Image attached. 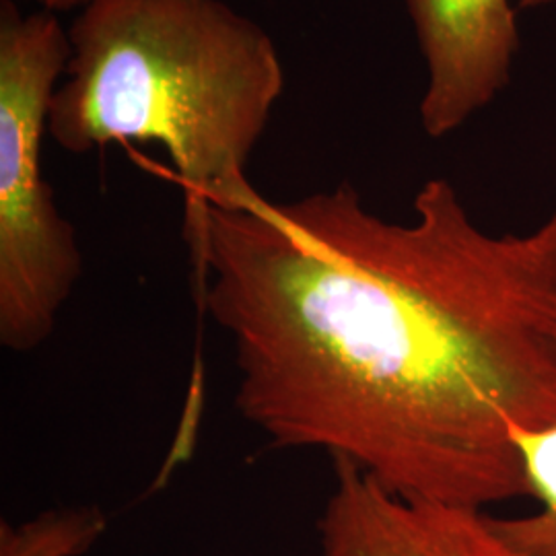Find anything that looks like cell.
<instances>
[{
	"label": "cell",
	"mask_w": 556,
	"mask_h": 556,
	"mask_svg": "<svg viewBox=\"0 0 556 556\" xmlns=\"http://www.w3.org/2000/svg\"><path fill=\"white\" fill-rule=\"evenodd\" d=\"M318 532L321 556H521L486 509L400 497L344 462Z\"/></svg>",
	"instance_id": "obj_4"
},
{
	"label": "cell",
	"mask_w": 556,
	"mask_h": 556,
	"mask_svg": "<svg viewBox=\"0 0 556 556\" xmlns=\"http://www.w3.org/2000/svg\"><path fill=\"white\" fill-rule=\"evenodd\" d=\"M48 118L68 153L155 142L176 167L184 223L252 188L248 163L285 89L270 34L225 0H91Z\"/></svg>",
	"instance_id": "obj_2"
},
{
	"label": "cell",
	"mask_w": 556,
	"mask_h": 556,
	"mask_svg": "<svg viewBox=\"0 0 556 556\" xmlns=\"http://www.w3.org/2000/svg\"><path fill=\"white\" fill-rule=\"evenodd\" d=\"M184 238L233 346L239 415L275 447L400 497H528L516 435L556 425V215L493 236L447 179L406 225L351 184L285 202L252 186Z\"/></svg>",
	"instance_id": "obj_1"
},
{
	"label": "cell",
	"mask_w": 556,
	"mask_h": 556,
	"mask_svg": "<svg viewBox=\"0 0 556 556\" xmlns=\"http://www.w3.org/2000/svg\"><path fill=\"white\" fill-rule=\"evenodd\" d=\"M68 59L56 13L0 0V342L13 353L52 337L83 275L77 231L41 172V139Z\"/></svg>",
	"instance_id": "obj_3"
},
{
	"label": "cell",
	"mask_w": 556,
	"mask_h": 556,
	"mask_svg": "<svg viewBox=\"0 0 556 556\" xmlns=\"http://www.w3.org/2000/svg\"><path fill=\"white\" fill-rule=\"evenodd\" d=\"M108 530L96 505L50 509L21 523H0V556H83Z\"/></svg>",
	"instance_id": "obj_7"
},
{
	"label": "cell",
	"mask_w": 556,
	"mask_h": 556,
	"mask_svg": "<svg viewBox=\"0 0 556 556\" xmlns=\"http://www.w3.org/2000/svg\"><path fill=\"white\" fill-rule=\"evenodd\" d=\"M34 2H38L43 11L64 13V11H73V9H83L91 0H34Z\"/></svg>",
	"instance_id": "obj_8"
},
{
	"label": "cell",
	"mask_w": 556,
	"mask_h": 556,
	"mask_svg": "<svg viewBox=\"0 0 556 556\" xmlns=\"http://www.w3.org/2000/svg\"><path fill=\"white\" fill-rule=\"evenodd\" d=\"M517 452L536 509L495 517L498 532L521 556H556V425L516 435Z\"/></svg>",
	"instance_id": "obj_6"
},
{
	"label": "cell",
	"mask_w": 556,
	"mask_h": 556,
	"mask_svg": "<svg viewBox=\"0 0 556 556\" xmlns=\"http://www.w3.org/2000/svg\"><path fill=\"white\" fill-rule=\"evenodd\" d=\"M429 68L420 122L431 139L457 130L509 80L519 48L509 0H406Z\"/></svg>",
	"instance_id": "obj_5"
},
{
	"label": "cell",
	"mask_w": 556,
	"mask_h": 556,
	"mask_svg": "<svg viewBox=\"0 0 556 556\" xmlns=\"http://www.w3.org/2000/svg\"><path fill=\"white\" fill-rule=\"evenodd\" d=\"M551 2H556V0H521L519 7H523V9H538V7H544V4H551Z\"/></svg>",
	"instance_id": "obj_9"
}]
</instances>
